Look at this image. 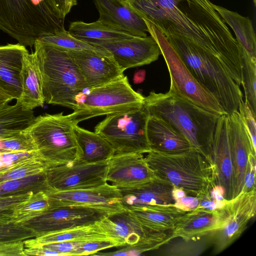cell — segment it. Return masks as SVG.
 I'll use <instances>...</instances> for the list:
<instances>
[{"mask_svg": "<svg viewBox=\"0 0 256 256\" xmlns=\"http://www.w3.org/2000/svg\"><path fill=\"white\" fill-rule=\"evenodd\" d=\"M107 236L124 246H140L147 251L166 244L172 238L170 231L154 232L144 227L127 209L110 214L96 222Z\"/></svg>", "mask_w": 256, "mask_h": 256, "instance_id": "cell-12", "label": "cell"}, {"mask_svg": "<svg viewBox=\"0 0 256 256\" xmlns=\"http://www.w3.org/2000/svg\"><path fill=\"white\" fill-rule=\"evenodd\" d=\"M148 116L144 106L108 115L94 132L109 142L114 154H147L151 151L146 134Z\"/></svg>", "mask_w": 256, "mask_h": 256, "instance_id": "cell-10", "label": "cell"}, {"mask_svg": "<svg viewBox=\"0 0 256 256\" xmlns=\"http://www.w3.org/2000/svg\"><path fill=\"white\" fill-rule=\"evenodd\" d=\"M148 116L158 117L183 135L204 156L212 143L220 115L207 110L169 90L144 96Z\"/></svg>", "mask_w": 256, "mask_h": 256, "instance_id": "cell-2", "label": "cell"}, {"mask_svg": "<svg viewBox=\"0 0 256 256\" xmlns=\"http://www.w3.org/2000/svg\"><path fill=\"white\" fill-rule=\"evenodd\" d=\"M8 103L0 104V138L22 133L35 118L33 110H25L17 102L12 105Z\"/></svg>", "mask_w": 256, "mask_h": 256, "instance_id": "cell-32", "label": "cell"}, {"mask_svg": "<svg viewBox=\"0 0 256 256\" xmlns=\"http://www.w3.org/2000/svg\"><path fill=\"white\" fill-rule=\"evenodd\" d=\"M145 72L144 70H140L135 73L134 76V82L136 84L142 82L144 79Z\"/></svg>", "mask_w": 256, "mask_h": 256, "instance_id": "cell-51", "label": "cell"}, {"mask_svg": "<svg viewBox=\"0 0 256 256\" xmlns=\"http://www.w3.org/2000/svg\"><path fill=\"white\" fill-rule=\"evenodd\" d=\"M28 50L20 44L0 46V88L18 100L22 93V60Z\"/></svg>", "mask_w": 256, "mask_h": 256, "instance_id": "cell-24", "label": "cell"}, {"mask_svg": "<svg viewBox=\"0 0 256 256\" xmlns=\"http://www.w3.org/2000/svg\"><path fill=\"white\" fill-rule=\"evenodd\" d=\"M90 44L108 52L124 72L148 64L156 60L161 54L158 43L151 36Z\"/></svg>", "mask_w": 256, "mask_h": 256, "instance_id": "cell-17", "label": "cell"}, {"mask_svg": "<svg viewBox=\"0 0 256 256\" xmlns=\"http://www.w3.org/2000/svg\"><path fill=\"white\" fill-rule=\"evenodd\" d=\"M108 238L110 237L96 222L27 239L24 240V248H30L58 242H86Z\"/></svg>", "mask_w": 256, "mask_h": 256, "instance_id": "cell-29", "label": "cell"}, {"mask_svg": "<svg viewBox=\"0 0 256 256\" xmlns=\"http://www.w3.org/2000/svg\"><path fill=\"white\" fill-rule=\"evenodd\" d=\"M37 156L36 151L0 153V170Z\"/></svg>", "mask_w": 256, "mask_h": 256, "instance_id": "cell-43", "label": "cell"}, {"mask_svg": "<svg viewBox=\"0 0 256 256\" xmlns=\"http://www.w3.org/2000/svg\"><path fill=\"white\" fill-rule=\"evenodd\" d=\"M52 6L63 19L68 14L72 8L76 5L77 0H48Z\"/></svg>", "mask_w": 256, "mask_h": 256, "instance_id": "cell-48", "label": "cell"}, {"mask_svg": "<svg viewBox=\"0 0 256 256\" xmlns=\"http://www.w3.org/2000/svg\"><path fill=\"white\" fill-rule=\"evenodd\" d=\"M112 214L90 206H68L50 208L40 215L20 223L33 230L36 236L94 224Z\"/></svg>", "mask_w": 256, "mask_h": 256, "instance_id": "cell-14", "label": "cell"}, {"mask_svg": "<svg viewBox=\"0 0 256 256\" xmlns=\"http://www.w3.org/2000/svg\"><path fill=\"white\" fill-rule=\"evenodd\" d=\"M48 0H0V30L24 46L65 30Z\"/></svg>", "mask_w": 256, "mask_h": 256, "instance_id": "cell-5", "label": "cell"}, {"mask_svg": "<svg viewBox=\"0 0 256 256\" xmlns=\"http://www.w3.org/2000/svg\"><path fill=\"white\" fill-rule=\"evenodd\" d=\"M228 114L218 118L212 143L204 156L212 166L214 183L224 190L226 200L236 197V182L232 152L228 132Z\"/></svg>", "mask_w": 256, "mask_h": 256, "instance_id": "cell-15", "label": "cell"}, {"mask_svg": "<svg viewBox=\"0 0 256 256\" xmlns=\"http://www.w3.org/2000/svg\"><path fill=\"white\" fill-rule=\"evenodd\" d=\"M24 252L25 256H62L56 251L46 248L42 246L26 248Z\"/></svg>", "mask_w": 256, "mask_h": 256, "instance_id": "cell-50", "label": "cell"}, {"mask_svg": "<svg viewBox=\"0 0 256 256\" xmlns=\"http://www.w3.org/2000/svg\"><path fill=\"white\" fill-rule=\"evenodd\" d=\"M46 166V164L40 156L30 158L0 170V182L42 172Z\"/></svg>", "mask_w": 256, "mask_h": 256, "instance_id": "cell-38", "label": "cell"}, {"mask_svg": "<svg viewBox=\"0 0 256 256\" xmlns=\"http://www.w3.org/2000/svg\"><path fill=\"white\" fill-rule=\"evenodd\" d=\"M99 12L98 21L136 37H146L148 32L143 18L121 0H94Z\"/></svg>", "mask_w": 256, "mask_h": 256, "instance_id": "cell-20", "label": "cell"}, {"mask_svg": "<svg viewBox=\"0 0 256 256\" xmlns=\"http://www.w3.org/2000/svg\"><path fill=\"white\" fill-rule=\"evenodd\" d=\"M22 93L16 100L25 110H33L42 106L44 102L42 81L38 63L34 52L28 51L23 56L20 72Z\"/></svg>", "mask_w": 256, "mask_h": 256, "instance_id": "cell-25", "label": "cell"}, {"mask_svg": "<svg viewBox=\"0 0 256 256\" xmlns=\"http://www.w3.org/2000/svg\"><path fill=\"white\" fill-rule=\"evenodd\" d=\"M143 19L166 64L170 80V90L207 110L220 116L227 114L216 98L192 76L162 32L152 23Z\"/></svg>", "mask_w": 256, "mask_h": 256, "instance_id": "cell-9", "label": "cell"}, {"mask_svg": "<svg viewBox=\"0 0 256 256\" xmlns=\"http://www.w3.org/2000/svg\"><path fill=\"white\" fill-rule=\"evenodd\" d=\"M146 134L152 151L174 154L196 148L183 135L164 120L155 116H149Z\"/></svg>", "mask_w": 256, "mask_h": 256, "instance_id": "cell-23", "label": "cell"}, {"mask_svg": "<svg viewBox=\"0 0 256 256\" xmlns=\"http://www.w3.org/2000/svg\"><path fill=\"white\" fill-rule=\"evenodd\" d=\"M68 32L73 36L88 44L114 42L136 37L114 29L98 20L92 23L82 21L72 22L69 26Z\"/></svg>", "mask_w": 256, "mask_h": 256, "instance_id": "cell-31", "label": "cell"}, {"mask_svg": "<svg viewBox=\"0 0 256 256\" xmlns=\"http://www.w3.org/2000/svg\"><path fill=\"white\" fill-rule=\"evenodd\" d=\"M34 46L45 102L74 110L84 90H88L76 65L68 52L38 40Z\"/></svg>", "mask_w": 256, "mask_h": 256, "instance_id": "cell-4", "label": "cell"}, {"mask_svg": "<svg viewBox=\"0 0 256 256\" xmlns=\"http://www.w3.org/2000/svg\"><path fill=\"white\" fill-rule=\"evenodd\" d=\"M108 160L89 163L78 160L64 164L46 166L44 172L48 184L56 190L84 189L104 184L108 182Z\"/></svg>", "mask_w": 256, "mask_h": 256, "instance_id": "cell-13", "label": "cell"}, {"mask_svg": "<svg viewBox=\"0 0 256 256\" xmlns=\"http://www.w3.org/2000/svg\"><path fill=\"white\" fill-rule=\"evenodd\" d=\"M68 52L76 65L88 90L110 82L124 76V71L112 57L88 50Z\"/></svg>", "mask_w": 256, "mask_h": 256, "instance_id": "cell-18", "label": "cell"}, {"mask_svg": "<svg viewBox=\"0 0 256 256\" xmlns=\"http://www.w3.org/2000/svg\"><path fill=\"white\" fill-rule=\"evenodd\" d=\"M256 154H251L249 156L244 180V186L242 192H248L256 188Z\"/></svg>", "mask_w": 256, "mask_h": 256, "instance_id": "cell-47", "label": "cell"}, {"mask_svg": "<svg viewBox=\"0 0 256 256\" xmlns=\"http://www.w3.org/2000/svg\"><path fill=\"white\" fill-rule=\"evenodd\" d=\"M240 48L242 84L244 91V102L256 117V58L251 57Z\"/></svg>", "mask_w": 256, "mask_h": 256, "instance_id": "cell-36", "label": "cell"}, {"mask_svg": "<svg viewBox=\"0 0 256 256\" xmlns=\"http://www.w3.org/2000/svg\"><path fill=\"white\" fill-rule=\"evenodd\" d=\"M33 192L0 197V222H12V215L15 208L26 200Z\"/></svg>", "mask_w": 256, "mask_h": 256, "instance_id": "cell-42", "label": "cell"}, {"mask_svg": "<svg viewBox=\"0 0 256 256\" xmlns=\"http://www.w3.org/2000/svg\"><path fill=\"white\" fill-rule=\"evenodd\" d=\"M118 246H124L116 239L111 238L86 241L82 242L79 246L74 256L94 255L98 251Z\"/></svg>", "mask_w": 256, "mask_h": 256, "instance_id": "cell-41", "label": "cell"}, {"mask_svg": "<svg viewBox=\"0 0 256 256\" xmlns=\"http://www.w3.org/2000/svg\"><path fill=\"white\" fill-rule=\"evenodd\" d=\"M238 112L250 135L252 146L256 149V117L254 116L252 112L244 100L241 102L240 105Z\"/></svg>", "mask_w": 256, "mask_h": 256, "instance_id": "cell-44", "label": "cell"}, {"mask_svg": "<svg viewBox=\"0 0 256 256\" xmlns=\"http://www.w3.org/2000/svg\"><path fill=\"white\" fill-rule=\"evenodd\" d=\"M218 218V208L208 210L196 208L182 214L170 232L172 238L201 236L216 228Z\"/></svg>", "mask_w": 256, "mask_h": 256, "instance_id": "cell-26", "label": "cell"}, {"mask_svg": "<svg viewBox=\"0 0 256 256\" xmlns=\"http://www.w3.org/2000/svg\"><path fill=\"white\" fill-rule=\"evenodd\" d=\"M36 40L66 52L88 50L93 51L102 56L112 57V55L104 49L76 38L66 30L43 36Z\"/></svg>", "mask_w": 256, "mask_h": 256, "instance_id": "cell-33", "label": "cell"}, {"mask_svg": "<svg viewBox=\"0 0 256 256\" xmlns=\"http://www.w3.org/2000/svg\"><path fill=\"white\" fill-rule=\"evenodd\" d=\"M144 96L136 92L128 77H122L110 82L88 89L74 112L68 114L74 125L94 117L142 108Z\"/></svg>", "mask_w": 256, "mask_h": 256, "instance_id": "cell-8", "label": "cell"}, {"mask_svg": "<svg viewBox=\"0 0 256 256\" xmlns=\"http://www.w3.org/2000/svg\"><path fill=\"white\" fill-rule=\"evenodd\" d=\"M50 208L48 198L44 192L34 193L26 200L15 208L12 222L20 224L40 215Z\"/></svg>", "mask_w": 256, "mask_h": 256, "instance_id": "cell-37", "label": "cell"}, {"mask_svg": "<svg viewBox=\"0 0 256 256\" xmlns=\"http://www.w3.org/2000/svg\"><path fill=\"white\" fill-rule=\"evenodd\" d=\"M174 186L155 176L135 186L119 188L122 203L125 209L158 204H174Z\"/></svg>", "mask_w": 256, "mask_h": 256, "instance_id": "cell-21", "label": "cell"}, {"mask_svg": "<svg viewBox=\"0 0 256 256\" xmlns=\"http://www.w3.org/2000/svg\"><path fill=\"white\" fill-rule=\"evenodd\" d=\"M74 124L63 112L35 116L24 132L33 140L46 166L64 164L79 160L81 149L77 142Z\"/></svg>", "mask_w": 256, "mask_h": 256, "instance_id": "cell-7", "label": "cell"}, {"mask_svg": "<svg viewBox=\"0 0 256 256\" xmlns=\"http://www.w3.org/2000/svg\"><path fill=\"white\" fill-rule=\"evenodd\" d=\"M24 240L0 242V256H24Z\"/></svg>", "mask_w": 256, "mask_h": 256, "instance_id": "cell-46", "label": "cell"}, {"mask_svg": "<svg viewBox=\"0 0 256 256\" xmlns=\"http://www.w3.org/2000/svg\"><path fill=\"white\" fill-rule=\"evenodd\" d=\"M122 2L126 3L130 0H121Z\"/></svg>", "mask_w": 256, "mask_h": 256, "instance_id": "cell-53", "label": "cell"}, {"mask_svg": "<svg viewBox=\"0 0 256 256\" xmlns=\"http://www.w3.org/2000/svg\"><path fill=\"white\" fill-rule=\"evenodd\" d=\"M77 142L81 149L79 160L84 162H96L109 160L114 154V150L109 142L96 132L74 126Z\"/></svg>", "mask_w": 256, "mask_h": 256, "instance_id": "cell-28", "label": "cell"}, {"mask_svg": "<svg viewBox=\"0 0 256 256\" xmlns=\"http://www.w3.org/2000/svg\"><path fill=\"white\" fill-rule=\"evenodd\" d=\"M84 242L63 241L41 246L44 248L56 251L62 256H74L79 246Z\"/></svg>", "mask_w": 256, "mask_h": 256, "instance_id": "cell-45", "label": "cell"}, {"mask_svg": "<svg viewBox=\"0 0 256 256\" xmlns=\"http://www.w3.org/2000/svg\"><path fill=\"white\" fill-rule=\"evenodd\" d=\"M213 6L233 30L239 46L250 56L256 58V34L250 18L220 6L213 4Z\"/></svg>", "mask_w": 256, "mask_h": 256, "instance_id": "cell-30", "label": "cell"}, {"mask_svg": "<svg viewBox=\"0 0 256 256\" xmlns=\"http://www.w3.org/2000/svg\"><path fill=\"white\" fill-rule=\"evenodd\" d=\"M14 98L0 88V104L10 102Z\"/></svg>", "mask_w": 256, "mask_h": 256, "instance_id": "cell-52", "label": "cell"}, {"mask_svg": "<svg viewBox=\"0 0 256 256\" xmlns=\"http://www.w3.org/2000/svg\"><path fill=\"white\" fill-rule=\"evenodd\" d=\"M36 234L20 223L0 222V242L24 240L35 238Z\"/></svg>", "mask_w": 256, "mask_h": 256, "instance_id": "cell-39", "label": "cell"}, {"mask_svg": "<svg viewBox=\"0 0 256 256\" xmlns=\"http://www.w3.org/2000/svg\"><path fill=\"white\" fill-rule=\"evenodd\" d=\"M36 151L31 138L26 132L9 138H0V153Z\"/></svg>", "mask_w": 256, "mask_h": 256, "instance_id": "cell-40", "label": "cell"}, {"mask_svg": "<svg viewBox=\"0 0 256 256\" xmlns=\"http://www.w3.org/2000/svg\"><path fill=\"white\" fill-rule=\"evenodd\" d=\"M199 202L198 198L186 195L176 200L175 205L183 210L188 211L196 208Z\"/></svg>", "mask_w": 256, "mask_h": 256, "instance_id": "cell-49", "label": "cell"}, {"mask_svg": "<svg viewBox=\"0 0 256 256\" xmlns=\"http://www.w3.org/2000/svg\"><path fill=\"white\" fill-rule=\"evenodd\" d=\"M154 177L143 154H114L108 160L107 182L118 188L138 185Z\"/></svg>", "mask_w": 256, "mask_h": 256, "instance_id": "cell-19", "label": "cell"}, {"mask_svg": "<svg viewBox=\"0 0 256 256\" xmlns=\"http://www.w3.org/2000/svg\"><path fill=\"white\" fill-rule=\"evenodd\" d=\"M166 244L164 254L168 256H198L212 246L208 234L190 238L176 237Z\"/></svg>", "mask_w": 256, "mask_h": 256, "instance_id": "cell-35", "label": "cell"}, {"mask_svg": "<svg viewBox=\"0 0 256 256\" xmlns=\"http://www.w3.org/2000/svg\"><path fill=\"white\" fill-rule=\"evenodd\" d=\"M166 37L192 76L216 98L226 113L230 115L238 112L244 100L242 92L220 60L185 38Z\"/></svg>", "mask_w": 256, "mask_h": 256, "instance_id": "cell-3", "label": "cell"}, {"mask_svg": "<svg viewBox=\"0 0 256 256\" xmlns=\"http://www.w3.org/2000/svg\"><path fill=\"white\" fill-rule=\"evenodd\" d=\"M217 227L208 234L212 253L220 254L235 242L246 228L256 214V190L242 192L230 200H226L218 208Z\"/></svg>", "mask_w": 256, "mask_h": 256, "instance_id": "cell-11", "label": "cell"}, {"mask_svg": "<svg viewBox=\"0 0 256 256\" xmlns=\"http://www.w3.org/2000/svg\"><path fill=\"white\" fill-rule=\"evenodd\" d=\"M44 192L48 197L50 208L86 206L104 210L112 214L124 209L119 189L108 182L84 189L56 190L50 188Z\"/></svg>", "mask_w": 256, "mask_h": 256, "instance_id": "cell-16", "label": "cell"}, {"mask_svg": "<svg viewBox=\"0 0 256 256\" xmlns=\"http://www.w3.org/2000/svg\"><path fill=\"white\" fill-rule=\"evenodd\" d=\"M126 3L166 36H180L213 54L241 85L240 46L210 0H130Z\"/></svg>", "mask_w": 256, "mask_h": 256, "instance_id": "cell-1", "label": "cell"}, {"mask_svg": "<svg viewBox=\"0 0 256 256\" xmlns=\"http://www.w3.org/2000/svg\"><path fill=\"white\" fill-rule=\"evenodd\" d=\"M144 158L155 176L182 190L187 196L200 198L214 184L212 166L196 148L174 154L151 150Z\"/></svg>", "mask_w": 256, "mask_h": 256, "instance_id": "cell-6", "label": "cell"}, {"mask_svg": "<svg viewBox=\"0 0 256 256\" xmlns=\"http://www.w3.org/2000/svg\"><path fill=\"white\" fill-rule=\"evenodd\" d=\"M228 132L234 164L236 196L244 188L249 156L251 154H256V149L238 111L228 115Z\"/></svg>", "mask_w": 256, "mask_h": 256, "instance_id": "cell-22", "label": "cell"}, {"mask_svg": "<svg viewBox=\"0 0 256 256\" xmlns=\"http://www.w3.org/2000/svg\"><path fill=\"white\" fill-rule=\"evenodd\" d=\"M253 0L254 4L256 6V0Z\"/></svg>", "mask_w": 256, "mask_h": 256, "instance_id": "cell-54", "label": "cell"}, {"mask_svg": "<svg viewBox=\"0 0 256 256\" xmlns=\"http://www.w3.org/2000/svg\"><path fill=\"white\" fill-rule=\"evenodd\" d=\"M50 188L45 172L0 182V197L29 192H45Z\"/></svg>", "mask_w": 256, "mask_h": 256, "instance_id": "cell-34", "label": "cell"}, {"mask_svg": "<svg viewBox=\"0 0 256 256\" xmlns=\"http://www.w3.org/2000/svg\"><path fill=\"white\" fill-rule=\"evenodd\" d=\"M128 210L144 227L154 232L171 230L186 212L174 204L152 205Z\"/></svg>", "mask_w": 256, "mask_h": 256, "instance_id": "cell-27", "label": "cell"}]
</instances>
